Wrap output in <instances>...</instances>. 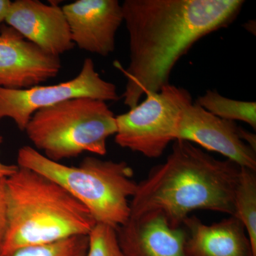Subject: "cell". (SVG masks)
I'll return each mask as SVG.
<instances>
[{
	"mask_svg": "<svg viewBox=\"0 0 256 256\" xmlns=\"http://www.w3.org/2000/svg\"><path fill=\"white\" fill-rule=\"evenodd\" d=\"M242 0H126L130 64L122 96L130 109L170 84L178 60L204 36L236 18Z\"/></svg>",
	"mask_w": 256,
	"mask_h": 256,
	"instance_id": "obj_1",
	"label": "cell"
},
{
	"mask_svg": "<svg viewBox=\"0 0 256 256\" xmlns=\"http://www.w3.org/2000/svg\"><path fill=\"white\" fill-rule=\"evenodd\" d=\"M240 166L216 159L193 143L175 140L162 164L151 170L130 202L136 217L160 214L173 228L196 210H210L234 216V194Z\"/></svg>",
	"mask_w": 256,
	"mask_h": 256,
	"instance_id": "obj_2",
	"label": "cell"
},
{
	"mask_svg": "<svg viewBox=\"0 0 256 256\" xmlns=\"http://www.w3.org/2000/svg\"><path fill=\"white\" fill-rule=\"evenodd\" d=\"M6 228L1 256L24 248L88 236L96 225L86 207L60 185L18 166L6 178Z\"/></svg>",
	"mask_w": 256,
	"mask_h": 256,
	"instance_id": "obj_3",
	"label": "cell"
},
{
	"mask_svg": "<svg viewBox=\"0 0 256 256\" xmlns=\"http://www.w3.org/2000/svg\"><path fill=\"white\" fill-rule=\"evenodd\" d=\"M18 166L58 184L86 207L96 224L117 229L129 220V198L137 190L127 162L87 156L78 166L52 161L31 146L20 148Z\"/></svg>",
	"mask_w": 256,
	"mask_h": 256,
	"instance_id": "obj_4",
	"label": "cell"
},
{
	"mask_svg": "<svg viewBox=\"0 0 256 256\" xmlns=\"http://www.w3.org/2000/svg\"><path fill=\"white\" fill-rule=\"evenodd\" d=\"M116 130V116L105 101L76 98L36 111L24 131L34 149L60 162L84 152L105 156Z\"/></svg>",
	"mask_w": 256,
	"mask_h": 256,
	"instance_id": "obj_5",
	"label": "cell"
},
{
	"mask_svg": "<svg viewBox=\"0 0 256 256\" xmlns=\"http://www.w3.org/2000/svg\"><path fill=\"white\" fill-rule=\"evenodd\" d=\"M191 101L188 90L170 84L146 94L128 112L116 116V144L146 158H160L174 142L181 111Z\"/></svg>",
	"mask_w": 256,
	"mask_h": 256,
	"instance_id": "obj_6",
	"label": "cell"
},
{
	"mask_svg": "<svg viewBox=\"0 0 256 256\" xmlns=\"http://www.w3.org/2000/svg\"><path fill=\"white\" fill-rule=\"evenodd\" d=\"M76 98L102 101L118 100L117 88L101 78L92 58L84 60L80 73L72 80L52 86L24 89L0 86V119L9 118L24 131L36 111Z\"/></svg>",
	"mask_w": 256,
	"mask_h": 256,
	"instance_id": "obj_7",
	"label": "cell"
},
{
	"mask_svg": "<svg viewBox=\"0 0 256 256\" xmlns=\"http://www.w3.org/2000/svg\"><path fill=\"white\" fill-rule=\"evenodd\" d=\"M240 129L236 122L216 117L191 101L181 111L175 140L194 143L256 171V150L242 140Z\"/></svg>",
	"mask_w": 256,
	"mask_h": 256,
	"instance_id": "obj_8",
	"label": "cell"
},
{
	"mask_svg": "<svg viewBox=\"0 0 256 256\" xmlns=\"http://www.w3.org/2000/svg\"><path fill=\"white\" fill-rule=\"evenodd\" d=\"M0 32V86L28 88L60 74V56L44 52L8 25Z\"/></svg>",
	"mask_w": 256,
	"mask_h": 256,
	"instance_id": "obj_9",
	"label": "cell"
},
{
	"mask_svg": "<svg viewBox=\"0 0 256 256\" xmlns=\"http://www.w3.org/2000/svg\"><path fill=\"white\" fill-rule=\"evenodd\" d=\"M72 41L80 50L107 56L116 48V35L124 22L117 0H77L62 8Z\"/></svg>",
	"mask_w": 256,
	"mask_h": 256,
	"instance_id": "obj_10",
	"label": "cell"
},
{
	"mask_svg": "<svg viewBox=\"0 0 256 256\" xmlns=\"http://www.w3.org/2000/svg\"><path fill=\"white\" fill-rule=\"evenodd\" d=\"M5 22L48 54L60 56L75 46L63 10L57 4L16 0L12 2Z\"/></svg>",
	"mask_w": 256,
	"mask_h": 256,
	"instance_id": "obj_11",
	"label": "cell"
},
{
	"mask_svg": "<svg viewBox=\"0 0 256 256\" xmlns=\"http://www.w3.org/2000/svg\"><path fill=\"white\" fill-rule=\"evenodd\" d=\"M116 230L124 256H185L186 230L172 228L160 214L130 216Z\"/></svg>",
	"mask_w": 256,
	"mask_h": 256,
	"instance_id": "obj_12",
	"label": "cell"
},
{
	"mask_svg": "<svg viewBox=\"0 0 256 256\" xmlns=\"http://www.w3.org/2000/svg\"><path fill=\"white\" fill-rule=\"evenodd\" d=\"M185 256H256L242 222L233 216L207 225L196 216H188Z\"/></svg>",
	"mask_w": 256,
	"mask_h": 256,
	"instance_id": "obj_13",
	"label": "cell"
},
{
	"mask_svg": "<svg viewBox=\"0 0 256 256\" xmlns=\"http://www.w3.org/2000/svg\"><path fill=\"white\" fill-rule=\"evenodd\" d=\"M234 216L246 230L256 254V171L240 168L234 194Z\"/></svg>",
	"mask_w": 256,
	"mask_h": 256,
	"instance_id": "obj_14",
	"label": "cell"
},
{
	"mask_svg": "<svg viewBox=\"0 0 256 256\" xmlns=\"http://www.w3.org/2000/svg\"><path fill=\"white\" fill-rule=\"evenodd\" d=\"M195 102L216 117L233 122L242 121L256 130L255 101L234 100L224 97L216 90H207Z\"/></svg>",
	"mask_w": 256,
	"mask_h": 256,
	"instance_id": "obj_15",
	"label": "cell"
},
{
	"mask_svg": "<svg viewBox=\"0 0 256 256\" xmlns=\"http://www.w3.org/2000/svg\"><path fill=\"white\" fill-rule=\"evenodd\" d=\"M88 248V236H79L60 242L24 248L11 256H86Z\"/></svg>",
	"mask_w": 256,
	"mask_h": 256,
	"instance_id": "obj_16",
	"label": "cell"
},
{
	"mask_svg": "<svg viewBox=\"0 0 256 256\" xmlns=\"http://www.w3.org/2000/svg\"><path fill=\"white\" fill-rule=\"evenodd\" d=\"M86 256H124L118 242L116 229L96 224L88 235Z\"/></svg>",
	"mask_w": 256,
	"mask_h": 256,
	"instance_id": "obj_17",
	"label": "cell"
},
{
	"mask_svg": "<svg viewBox=\"0 0 256 256\" xmlns=\"http://www.w3.org/2000/svg\"><path fill=\"white\" fill-rule=\"evenodd\" d=\"M6 178H0V256L6 228Z\"/></svg>",
	"mask_w": 256,
	"mask_h": 256,
	"instance_id": "obj_18",
	"label": "cell"
},
{
	"mask_svg": "<svg viewBox=\"0 0 256 256\" xmlns=\"http://www.w3.org/2000/svg\"><path fill=\"white\" fill-rule=\"evenodd\" d=\"M2 136H0V144L2 142ZM18 169V165L5 164L0 161V178H8L14 174Z\"/></svg>",
	"mask_w": 256,
	"mask_h": 256,
	"instance_id": "obj_19",
	"label": "cell"
},
{
	"mask_svg": "<svg viewBox=\"0 0 256 256\" xmlns=\"http://www.w3.org/2000/svg\"><path fill=\"white\" fill-rule=\"evenodd\" d=\"M11 4L9 0H0V25L6 20Z\"/></svg>",
	"mask_w": 256,
	"mask_h": 256,
	"instance_id": "obj_20",
	"label": "cell"
},
{
	"mask_svg": "<svg viewBox=\"0 0 256 256\" xmlns=\"http://www.w3.org/2000/svg\"><path fill=\"white\" fill-rule=\"evenodd\" d=\"M246 28H252V30H250V32H254V22L250 21L249 22H248L246 24V26H245Z\"/></svg>",
	"mask_w": 256,
	"mask_h": 256,
	"instance_id": "obj_21",
	"label": "cell"
}]
</instances>
